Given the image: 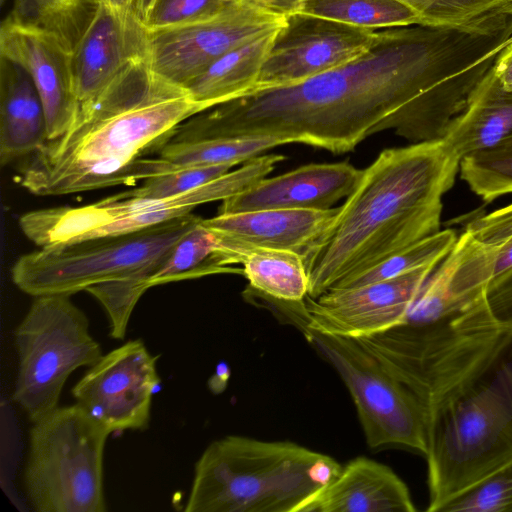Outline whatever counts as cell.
I'll return each mask as SVG.
<instances>
[{
	"label": "cell",
	"mask_w": 512,
	"mask_h": 512,
	"mask_svg": "<svg viewBox=\"0 0 512 512\" xmlns=\"http://www.w3.org/2000/svg\"><path fill=\"white\" fill-rule=\"evenodd\" d=\"M507 39L492 18L376 32L354 60L198 113L168 142L270 135L341 154L387 129L413 143L440 140Z\"/></svg>",
	"instance_id": "1"
},
{
	"label": "cell",
	"mask_w": 512,
	"mask_h": 512,
	"mask_svg": "<svg viewBox=\"0 0 512 512\" xmlns=\"http://www.w3.org/2000/svg\"><path fill=\"white\" fill-rule=\"evenodd\" d=\"M357 340L423 411L427 511L512 460V333L492 320L484 297L431 323Z\"/></svg>",
	"instance_id": "2"
},
{
	"label": "cell",
	"mask_w": 512,
	"mask_h": 512,
	"mask_svg": "<svg viewBox=\"0 0 512 512\" xmlns=\"http://www.w3.org/2000/svg\"><path fill=\"white\" fill-rule=\"evenodd\" d=\"M201 112L183 87L153 72L148 57L134 61L62 135L25 158L17 182L34 195L60 196L167 173L178 166L146 155Z\"/></svg>",
	"instance_id": "3"
},
{
	"label": "cell",
	"mask_w": 512,
	"mask_h": 512,
	"mask_svg": "<svg viewBox=\"0 0 512 512\" xmlns=\"http://www.w3.org/2000/svg\"><path fill=\"white\" fill-rule=\"evenodd\" d=\"M459 167L443 139L383 150L362 170L329 230L304 259L308 296L339 288L438 232L442 196Z\"/></svg>",
	"instance_id": "4"
},
{
	"label": "cell",
	"mask_w": 512,
	"mask_h": 512,
	"mask_svg": "<svg viewBox=\"0 0 512 512\" xmlns=\"http://www.w3.org/2000/svg\"><path fill=\"white\" fill-rule=\"evenodd\" d=\"M331 456L290 441L229 435L195 464L186 512H305L340 473Z\"/></svg>",
	"instance_id": "5"
},
{
	"label": "cell",
	"mask_w": 512,
	"mask_h": 512,
	"mask_svg": "<svg viewBox=\"0 0 512 512\" xmlns=\"http://www.w3.org/2000/svg\"><path fill=\"white\" fill-rule=\"evenodd\" d=\"M200 218L190 213L132 233L40 247L18 258L12 281L33 297L72 295L131 276H143L147 283L160 261Z\"/></svg>",
	"instance_id": "6"
},
{
	"label": "cell",
	"mask_w": 512,
	"mask_h": 512,
	"mask_svg": "<svg viewBox=\"0 0 512 512\" xmlns=\"http://www.w3.org/2000/svg\"><path fill=\"white\" fill-rule=\"evenodd\" d=\"M24 483L39 512H104L105 426L80 404L57 407L33 422Z\"/></svg>",
	"instance_id": "7"
},
{
	"label": "cell",
	"mask_w": 512,
	"mask_h": 512,
	"mask_svg": "<svg viewBox=\"0 0 512 512\" xmlns=\"http://www.w3.org/2000/svg\"><path fill=\"white\" fill-rule=\"evenodd\" d=\"M70 296L34 297L15 331L19 364L13 398L32 422L58 407L72 372L103 355L87 316Z\"/></svg>",
	"instance_id": "8"
},
{
	"label": "cell",
	"mask_w": 512,
	"mask_h": 512,
	"mask_svg": "<svg viewBox=\"0 0 512 512\" xmlns=\"http://www.w3.org/2000/svg\"><path fill=\"white\" fill-rule=\"evenodd\" d=\"M347 387L372 449L400 445L427 451L423 411L412 393L357 339L298 328Z\"/></svg>",
	"instance_id": "9"
},
{
	"label": "cell",
	"mask_w": 512,
	"mask_h": 512,
	"mask_svg": "<svg viewBox=\"0 0 512 512\" xmlns=\"http://www.w3.org/2000/svg\"><path fill=\"white\" fill-rule=\"evenodd\" d=\"M284 18L248 0H232L210 20L149 31L150 67L165 81L185 88L228 51L279 28Z\"/></svg>",
	"instance_id": "10"
},
{
	"label": "cell",
	"mask_w": 512,
	"mask_h": 512,
	"mask_svg": "<svg viewBox=\"0 0 512 512\" xmlns=\"http://www.w3.org/2000/svg\"><path fill=\"white\" fill-rule=\"evenodd\" d=\"M434 267L421 268L365 285L306 296L287 317L297 328L352 339L404 324L423 283Z\"/></svg>",
	"instance_id": "11"
},
{
	"label": "cell",
	"mask_w": 512,
	"mask_h": 512,
	"mask_svg": "<svg viewBox=\"0 0 512 512\" xmlns=\"http://www.w3.org/2000/svg\"><path fill=\"white\" fill-rule=\"evenodd\" d=\"M373 29L297 12L277 29L255 90L294 84L354 60L373 43Z\"/></svg>",
	"instance_id": "12"
},
{
	"label": "cell",
	"mask_w": 512,
	"mask_h": 512,
	"mask_svg": "<svg viewBox=\"0 0 512 512\" xmlns=\"http://www.w3.org/2000/svg\"><path fill=\"white\" fill-rule=\"evenodd\" d=\"M157 358L142 340H130L91 365L72 395L111 433L143 430L149 424L152 396L160 383Z\"/></svg>",
	"instance_id": "13"
},
{
	"label": "cell",
	"mask_w": 512,
	"mask_h": 512,
	"mask_svg": "<svg viewBox=\"0 0 512 512\" xmlns=\"http://www.w3.org/2000/svg\"><path fill=\"white\" fill-rule=\"evenodd\" d=\"M149 31L132 10L100 3L72 53L79 110L92 103L130 63L148 57Z\"/></svg>",
	"instance_id": "14"
},
{
	"label": "cell",
	"mask_w": 512,
	"mask_h": 512,
	"mask_svg": "<svg viewBox=\"0 0 512 512\" xmlns=\"http://www.w3.org/2000/svg\"><path fill=\"white\" fill-rule=\"evenodd\" d=\"M0 56L23 66L42 99L47 140L62 135L79 111L72 72V53L55 38L15 27L3 20Z\"/></svg>",
	"instance_id": "15"
},
{
	"label": "cell",
	"mask_w": 512,
	"mask_h": 512,
	"mask_svg": "<svg viewBox=\"0 0 512 512\" xmlns=\"http://www.w3.org/2000/svg\"><path fill=\"white\" fill-rule=\"evenodd\" d=\"M338 207L316 209H262L218 214L202 219L221 235L231 263L238 264L240 250L250 247L290 250L304 259L329 230Z\"/></svg>",
	"instance_id": "16"
},
{
	"label": "cell",
	"mask_w": 512,
	"mask_h": 512,
	"mask_svg": "<svg viewBox=\"0 0 512 512\" xmlns=\"http://www.w3.org/2000/svg\"><path fill=\"white\" fill-rule=\"evenodd\" d=\"M361 175L362 170L347 162L304 165L265 177L224 199L219 214L262 209H330L352 193Z\"/></svg>",
	"instance_id": "17"
},
{
	"label": "cell",
	"mask_w": 512,
	"mask_h": 512,
	"mask_svg": "<svg viewBox=\"0 0 512 512\" xmlns=\"http://www.w3.org/2000/svg\"><path fill=\"white\" fill-rule=\"evenodd\" d=\"M493 267L492 255L465 230L423 283L405 323H431L477 303L484 297Z\"/></svg>",
	"instance_id": "18"
},
{
	"label": "cell",
	"mask_w": 512,
	"mask_h": 512,
	"mask_svg": "<svg viewBox=\"0 0 512 512\" xmlns=\"http://www.w3.org/2000/svg\"><path fill=\"white\" fill-rule=\"evenodd\" d=\"M404 481L387 465L367 457L350 460L305 512H414Z\"/></svg>",
	"instance_id": "19"
},
{
	"label": "cell",
	"mask_w": 512,
	"mask_h": 512,
	"mask_svg": "<svg viewBox=\"0 0 512 512\" xmlns=\"http://www.w3.org/2000/svg\"><path fill=\"white\" fill-rule=\"evenodd\" d=\"M47 141L42 99L28 71L0 56V163L36 152Z\"/></svg>",
	"instance_id": "20"
},
{
	"label": "cell",
	"mask_w": 512,
	"mask_h": 512,
	"mask_svg": "<svg viewBox=\"0 0 512 512\" xmlns=\"http://www.w3.org/2000/svg\"><path fill=\"white\" fill-rule=\"evenodd\" d=\"M512 136V91L496 77L493 66L469 97L465 109L451 122L443 140L460 161Z\"/></svg>",
	"instance_id": "21"
},
{
	"label": "cell",
	"mask_w": 512,
	"mask_h": 512,
	"mask_svg": "<svg viewBox=\"0 0 512 512\" xmlns=\"http://www.w3.org/2000/svg\"><path fill=\"white\" fill-rule=\"evenodd\" d=\"M277 29L233 48L216 60L185 86L189 97L206 111L254 91Z\"/></svg>",
	"instance_id": "22"
},
{
	"label": "cell",
	"mask_w": 512,
	"mask_h": 512,
	"mask_svg": "<svg viewBox=\"0 0 512 512\" xmlns=\"http://www.w3.org/2000/svg\"><path fill=\"white\" fill-rule=\"evenodd\" d=\"M200 218L174 244L147 280L148 289L162 284L222 273L243 274L233 268L220 234Z\"/></svg>",
	"instance_id": "23"
},
{
	"label": "cell",
	"mask_w": 512,
	"mask_h": 512,
	"mask_svg": "<svg viewBox=\"0 0 512 512\" xmlns=\"http://www.w3.org/2000/svg\"><path fill=\"white\" fill-rule=\"evenodd\" d=\"M99 6V0H13L12 10L4 20L51 36L73 53Z\"/></svg>",
	"instance_id": "24"
},
{
	"label": "cell",
	"mask_w": 512,
	"mask_h": 512,
	"mask_svg": "<svg viewBox=\"0 0 512 512\" xmlns=\"http://www.w3.org/2000/svg\"><path fill=\"white\" fill-rule=\"evenodd\" d=\"M238 264L249 287L267 297L300 302L308 295L304 258L293 251L250 247L239 251Z\"/></svg>",
	"instance_id": "25"
},
{
	"label": "cell",
	"mask_w": 512,
	"mask_h": 512,
	"mask_svg": "<svg viewBox=\"0 0 512 512\" xmlns=\"http://www.w3.org/2000/svg\"><path fill=\"white\" fill-rule=\"evenodd\" d=\"M287 138L257 135L216 138L191 142H167L159 157L179 167L238 165L274 147L289 144Z\"/></svg>",
	"instance_id": "26"
},
{
	"label": "cell",
	"mask_w": 512,
	"mask_h": 512,
	"mask_svg": "<svg viewBox=\"0 0 512 512\" xmlns=\"http://www.w3.org/2000/svg\"><path fill=\"white\" fill-rule=\"evenodd\" d=\"M300 12L373 30L422 25L420 17L400 0H306Z\"/></svg>",
	"instance_id": "27"
},
{
	"label": "cell",
	"mask_w": 512,
	"mask_h": 512,
	"mask_svg": "<svg viewBox=\"0 0 512 512\" xmlns=\"http://www.w3.org/2000/svg\"><path fill=\"white\" fill-rule=\"evenodd\" d=\"M457 238L456 232L452 229L439 230L348 280L339 288L357 287L421 268L437 266L452 249Z\"/></svg>",
	"instance_id": "28"
},
{
	"label": "cell",
	"mask_w": 512,
	"mask_h": 512,
	"mask_svg": "<svg viewBox=\"0 0 512 512\" xmlns=\"http://www.w3.org/2000/svg\"><path fill=\"white\" fill-rule=\"evenodd\" d=\"M459 171L470 189L485 202L512 193V136L465 156Z\"/></svg>",
	"instance_id": "29"
},
{
	"label": "cell",
	"mask_w": 512,
	"mask_h": 512,
	"mask_svg": "<svg viewBox=\"0 0 512 512\" xmlns=\"http://www.w3.org/2000/svg\"><path fill=\"white\" fill-rule=\"evenodd\" d=\"M440 512H512V460L447 503Z\"/></svg>",
	"instance_id": "30"
},
{
	"label": "cell",
	"mask_w": 512,
	"mask_h": 512,
	"mask_svg": "<svg viewBox=\"0 0 512 512\" xmlns=\"http://www.w3.org/2000/svg\"><path fill=\"white\" fill-rule=\"evenodd\" d=\"M422 20V25L461 27L490 16L512 0H400Z\"/></svg>",
	"instance_id": "31"
},
{
	"label": "cell",
	"mask_w": 512,
	"mask_h": 512,
	"mask_svg": "<svg viewBox=\"0 0 512 512\" xmlns=\"http://www.w3.org/2000/svg\"><path fill=\"white\" fill-rule=\"evenodd\" d=\"M465 230L492 255L491 281L512 269V203L470 221Z\"/></svg>",
	"instance_id": "32"
},
{
	"label": "cell",
	"mask_w": 512,
	"mask_h": 512,
	"mask_svg": "<svg viewBox=\"0 0 512 512\" xmlns=\"http://www.w3.org/2000/svg\"><path fill=\"white\" fill-rule=\"evenodd\" d=\"M234 167L232 165L184 166L167 173L151 177L131 190L122 192L126 196L147 199H164L177 196L204 185Z\"/></svg>",
	"instance_id": "33"
},
{
	"label": "cell",
	"mask_w": 512,
	"mask_h": 512,
	"mask_svg": "<svg viewBox=\"0 0 512 512\" xmlns=\"http://www.w3.org/2000/svg\"><path fill=\"white\" fill-rule=\"evenodd\" d=\"M232 0H154L144 23L148 31L183 27L210 20Z\"/></svg>",
	"instance_id": "34"
},
{
	"label": "cell",
	"mask_w": 512,
	"mask_h": 512,
	"mask_svg": "<svg viewBox=\"0 0 512 512\" xmlns=\"http://www.w3.org/2000/svg\"><path fill=\"white\" fill-rule=\"evenodd\" d=\"M484 302L496 325L512 333V269L488 284Z\"/></svg>",
	"instance_id": "35"
},
{
	"label": "cell",
	"mask_w": 512,
	"mask_h": 512,
	"mask_svg": "<svg viewBox=\"0 0 512 512\" xmlns=\"http://www.w3.org/2000/svg\"><path fill=\"white\" fill-rule=\"evenodd\" d=\"M493 70L501 85L512 91V37L497 55Z\"/></svg>",
	"instance_id": "36"
},
{
	"label": "cell",
	"mask_w": 512,
	"mask_h": 512,
	"mask_svg": "<svg viewBox=\"0 0 512 512\" xmlns=\"http://www.w3.org/2000/svg\"><path fill=\"white\" fill-rule=\"evenodd\" d=\"M272 14L286 17L300 12L306 0H248Z\"/></svg>",
	"instance_id": "37"
},
{
	"label": "cell",
	"mask_w": 512,
	"mask_h": 512,
	"mask_svg": "<svg viewBox=\"0 0 512 512\" xmlns=\"http://www.w3.org/2000/svg\"><path fill=\"white\" fill-rule=\"evenodd\" d=\"M154 0H132V11L145 23Z\"/></svg>",
	"instance_id": "38"
},
{
	"label": "cell",
	"mask_w": 512,
	"mask_h": 512,
	"mask_svg": "<svg viewBox=\"0 0 512 512\" xmlns=\"http://www.w3.org/2000/svg\"><path fill=\"white\" fill-rule=\"evenodd\" d=\"M101 4H104L110 8L129 11L132 10V0H99Z\"/></svg>",
	"instance_id": "39"
},
{
	"label": "cell",
	"mask_w": 512,
	"mask_h": 512,
	"mask_svg": "<svg viewBox=\"0 0 512 512\" xmlns=\"http://www.w3.org/2000/svg\"><path fill=\"white\" fill-rule=\"evenodd\" d=\"M6 0H1V4H3Z\"/></svg>",
	"instance_id": "40"
}]
</instances>
